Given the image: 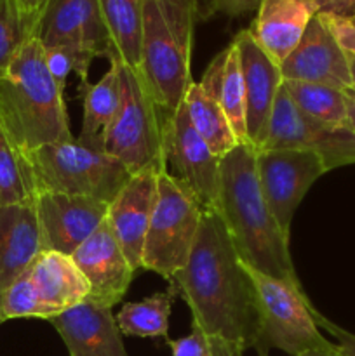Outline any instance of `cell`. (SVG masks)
Wrapping results in <instances>:
<instances>
[{"instance_id":"cell-8","label":"cell","mask_w":355,"mask_h":356,"mask_svg":"<svg viewBox=\"0 0 355 356\" xmlns=\"http://www.w3.org/2000/svg\"><path fill=\"white\" fill-rule=\"evenodd\" d=\"M164 115L166 111L150 96L141 73L120 63V104L108 131L104 153L124 163L131 174L166 163Z\"/></svg>"},{"instance_id":"cell-27","label":"cell","mask_w":355,"mask_h":356,"mask_svg":"<svg viewBox=\"0 0 355 356\" xmlns=\"http://www.w3.org/2000/svg\"><path fill=\"white\" fill-rule=\"evenodd\" d=\"M35 188L26 159L0 124V207L33 200Z\"/></svg>"},{"instance_id":"cell-7","label":"cell","mask_w":355,"mask_h":356,"mask_svg":"<svg viewBox=\"0 0 355 356\" xmlns=\"http://www.w3.org/2000/svg\"><path fill=\"white\" fill-rule=\"evenodd\" d=\"M247 275L254 285L261 327L260 353L267 355L270 348L299 356L312 350H329L333 343L319 332L313 306L303 287L278 280L260 270L247 266Z\"/></svg>"},{"instance_id":"cell-20","label":"cell","mask_w":355,"mask_h":356,"mask_svg":"<svg viewBox=\"0 0 355 356\" xmlns=\"http://www.w3.org/2000/svg\"><path fill=\"white\" fill-rule=\"evenodd\" d=\"M319 14L315 0H261L247 31L278 66L287 59Z\"/></svg>"},{"instance_id":"cell-17","label":"cell","mask_w":355,"mask_h":356,"mask_svg":"<svg viewBox=\"0 0 355 356\" xmlns=\"http://www.w3.org/2000/svg\"><path fill=\"white\" fill-rule=\"evenodd\" d=\"M72 257L89 282V299L108 308L122 301L136 270L122 252L106 219Z\"/></svg>"},{"instance_id":"cell-31","label":"cell","mask_w":355,"mask_h":356,"mask_svg":"<svg viewBox=\"0 0 355 356\" xmlns=\"http://www.w3.org/2000/svg\"><path fill=\"white\" fill-rule=\"evenodd\" d=\"M44 51L45 65H47L49 73H51L52 79L56 80V83L63 90H65L66 79H68L72 72H75L80 76L82 86L89 83L87 72H89L90 61L94 59L93 56H89L84 51H79V49L66 47V45H56V47L44 49Z\"/></svg>"},{"instance_id":"cell-32","label":"cell","mask_w":355,"mask_h":356,"mask_svg":"<svg viewBox=\"0 0 355 356\" xmlns=\"http://www.w3.org/2000/svg\"><path fill=\"white\" fill-rule=\"evenodd\" d=\"M173 356H216V344L198 325L191 323V332L181 339H167Z\"/></svg>"},{"instance_id":"cell-4","label":"cell","mask_w":355,"mask_h":356,"mask_svg":"<svg viewBox=\"0 0 355 356\" xmlns=\"http://www.w3.org/2000/svg\"><path fill=\"white\" fill-rule=\"evenodd\" d=\"M198 21L188 0H143L141 66L150 96L166 113L183 104L191 79V44Z\"/></svg>"},{"instance_id":"cell-1","label":"cell","mask_w":355,"mask_h":356,"mask_svg":"<svg viewBox=\"0 0 355 356\" xmlns=\"http://www.w3.org/2000/svg\"><path fill=\"white\" fill-rule=\"evenodd\" d=\"M191 312V323L240 353H260L261 327L251 277L218 211H204L191 252L173 277Z\"/></svg>"},{"instance_id":"cell-40","label":"cell","mask_w":355,"mask_h":356,"mask_svg":"<svg viewBox=\"0 0 355 356\" xmlns=\"http://www.w3.org/2000/svg\"><path fill=\"white\" fill-rule=\"evenodd\" d=\"M299 356H341V355L338 353L336 348H334V344H333L329 350H312V351H306V353H303Z\"/></svg>"},{"instance_id":"cell-23","label":"cell","mask_w":355,"mask_h":356,"mask_svg":"<svg viewBox=\"0 0 355 356\" xmlns=\"http://www.w3.org/2000/svg\"><path fill=\"white\" fill-rule=\"evenodd\" d=\"M84 120L77 141L90 149L104 152L108 131L120 104V63L110 59V68L100 82L82 86Z\"/></svg>"},{"instance_id":"cell-13","label":"cell","mask_w":355,"mask_h":356,"mask_svg":"<svg viewBox=\"0 0 355 356\" xmlns=\"http://www.w3.org/2000/svg\"><path fill=\"white\" fill-rule=\"evenodd\" d=\"M33 37L44 49L66 45L106 59L113 54L100 0H51Z\"/></svg>"},{"instance_id":"cell-35","label":"cell","mask_w":355,"mask_h":356,"mask_svg":"<svg viewBox=\"0 0 355 356\" xmlns=\"http://www.w3.org/2000/svg\"><path fill=\"white\" fill-rule=\"evenodd\" d=\"M261 0H214V13L230 17H239L258 9Z\"/></svg>"},{"instance_id":"cell-22","label":"cell","mask_w":355,"mask_h":356,"mask_svg":"<svg viewBox=\"0 0 355 356\" xmlns=\"http://www.w3.org/2000/svg\"><path fill=\"white\" fill-rule=\"evenodd\" d=\"M38 296L56 315L89 298V282L68 254L42 250L30 268Z\"/></svg>"},{"instance_id":"cell-30","label":"cell","mask_w":355,"mask_h":356,"mask_svg":"<svg viewBox=\"0 0 355 356\" xmlns=\"http://www.w3.org/2000/svg\"><path fill=\"white\" fill-rule=\"evenodd\" d=\"M30 37L14 0H0V79Z\"/></svg>"},{"instance_id":"cell-29","label":"cell","mask_w":355,"mask_h":356,"mask_svg":"<svg viewBox=\"0 0 355 356\" xmlns=\"http://www.w3.org/2000/svg\"><path fill=\"white\" fill-rule=\"evenodd\" d=\"M56 315L44 305L38 296L37 287L31 280L30 270L24 271L0 298V322L14 318H38L52 320Z\"/></svg>"},{"instance_id":"cell-38","label":"cell","mask_w":355,"mask_h":356,"mask_svg":"<svg viewBox=\"0 0 355 356\" xmlns=\"http://www.w3.org/2000/svg\"><path fill=\"white\" fill-rule=\"evenodd\" d=\"M347 108H348V127L355 132V92L347 90Z\"/></svg>"},{"instance_id":"cell-11","label":"cell","mask_w":355,"mask_h":356,"mask_svg":"<svg viewBox=\"0 0 355 356\" xmlns=\"http://www.w3.org/2000/svg\"><path fill=\"white\" fill-rule=\"evenodd\" d=\"M327 172L322 160L303 149H258L256 174L261 191L278 222L289 236L294 212L310 186Z\"/></svg>"},{"instance_id":"cell-41","label":"cell","mask_w":355,"mask_h":356,"mask_svg":"<svg viewBox=\"0 0 355 356\" xmlns=\"http://www.w3.org/2000/svg\"><path fill=\"white\" fill-rule=\"evenodd\" d=\"M348 63H350V73H352V90L355 92V54H348Z\"/></svg>"},{"instance_id":"cell-15","label":"cell","mask_w":355,"mask_h":356,"mask_svg":"<svg viewBox=\"0 0 355 356\" xmlns=\"http://www.w3.org/2000/svg\"><path fill=\"white\" fill-rule=\"evenodd\" d=\"M166 163L150 165L131 174L108 205V225L134 270L141 268L143 245L157 200V181Z\"/></svg>"},{"instance_id":"cell-25","label":"cell","mask_w":355,"mask_h":356,"mask_svg":"<svg viewBox=\"0 0 355 356\" xmlns=\"http://www.w3.org/2000/svg\"><path fill=\"white\" fill-rule=\"evenodd\" d=\"M164 292L150 296L138 302H125L115 316L122 336L131 337H167L171 309L180 294L176 282H167Z\"/></svg>"},{"instance_id":"cell-24","label":"cell","mask_w":355,"mask_h":356,"mask_svg":"<svg viewBox=\"0 0 355 356\" xmlns=\"http://www.w3.org/2000/svg\"><path fill=\"white\" fill-rule=\"evenodd\" d=\"M100 9L113 47L110 59H117L122 65L139 72L143 0H100Z\"/></svg>"},{"instance_id":"cell-12","label":"cell","mask_w":355,"mask_h":356,"mask_svg":"<svg viewBox=\"0 0 355 356\" xmlns=\"http://www.w3.org/2000/svg\"><path fill=\"white\" fill-rule=\"evenodd\" d=\"M44 250L72 256L108 216L106 202L80 195L37 191L33 197Z\"/></svg>"},{"instance_id":"cell-18","label":"cell","mask_w":355,"mask_h":356,"mask_svg":"<svg viewBox=\"0 0 355 356\" xmlns=\"http://www.w3.org/2000/svg\"><path fill=\"white\" fill-rule=\"evenodd\" d=\"M70 356H129L111 308L87 298L52 320Z\"/></svg>"},{"instance_id":"cell-42","label":"cell","mask_w":355,"mask_h":356,"mask_svg":"<svg viewBox=\"0 0 355 356\" xmlns=\"http://www.w3.org/2000/svg\"><path fill=\"white\" fill-rule=\"evenodd\" d=\"M0 323H2V322H0Z\"/></svg>"},{"instance_id":"cell-14","label":"cell","mask_w":355,"mask_h":356,"mask_svg":"<svg viewBox=\"0 0 355 356\" xmlns=\"http://www.w3.org/2000/svg\"><path fill=\"white\" fill-rule=\"evenodd\" d=\"M242 73L244 96H246V125L249 146L260 149L267 139L268 124L275 99L282 87L281 66L254 42L247 30L233 37Z\"/></svg>"},{"instance_id":"cell-2","label":"cell","mask_w":355,"mask_h":356,"mask_svg":"<svg viewBox=\"0 0 355 356\" xmlns=\"http://www.w3.org/2000/svg\"><path fill=\"white\" fill-rule=\"evenodd\" d=\"M218 214L247 266L301 287L289 252V236L275 221L261 191L253 146L237 145L219 160Z\"/></svg>"},{"instance_id":"cell-19","label":"cell","mask_w":355,"mask_h":356,"mask_svg":"<svg viewBox=\"0 0 355 356\" xmlns=\"http://www.w3.org/2000/svg\"><path fill=\"white\" fill-rule=\"evenodd\" d=\"M225 59L226 49H223L209 63L200 82L190 83L183 101L191 127L219 159H223L239 145L226 120L221 106V96H219Z\"/></svg>"},{"instance_id":"cell-21","label":"cell","mask_w":355,"mask_h":356,"mask_svg":"<svg viewBox=\"0 0 355 356\" xmlns=\"http://www.w3.org/2000/svg\"><path fill=\"white\" fill-rule=\"evenodd\" d=\"M44 250L35 202L0 207V298Z\"/></svg>"},{"instance_id":"cell-26","label":"cell","mask_w":355,"mask_h":356,"mask_svg":"<svg viewBox=\"0 0 355 356\" xmlns=\"http://www.w3.org/2000/svg\"><path fill=\"white\" fill-rule=\"evenodd\" d=\"M282 87L292 103L308 117L326 124L348 125L347 90L298 80H284Z\"/></svg>"},{"instance_id":"cell-34","label":"cell","mask_w":355,"mask_h":356,"mask_svg":"<svg viewBox=\"0 0 355 356\" xmlns=\"http://www.w3.org/2000/svg\"><path fill=\"white\" fill-rule=\"evenodd\" d=\"M49 2H51V0H14L21 17H23L24 26H26V30L30 31L31 37H33L35 28H37L42 14H44L45 9H47Z\"/></svg>"},{"instance_id":"cell-5","label":"cell","mask_w":355,"mask_h":356,"mask_svg":"<svg viewBox=\"0 0 355 356\" xmlns=\"http://www.w3.org/2000/svg\"><path fill=\"white\" fill-rule=\"evenodd\" d=\"M37 191L80 195L110 204L131 172L117 159L79 141L40 146L24 155Z\"/></svg>"},{"instance_id":"cell-16","label":"cell","mask_w":355,"mask_h":356,"mask_svg":"<svg viewBox=\"0 0 355 356\" xmlns=\"http://www.w3.org/2000/svg\"><path fill=\"white\" fill-rule=\"evenodd\" d=\"M282 80L324 83L341 90L352 89L348 54L338 44L322 14L310 21L294 51L281 65Z\"/></svg>"},{"instance_id":"cell-39","label":"cell","mask_w":355,"mask_h":356,"mask_svg":"<svg viewBox=\"0 0 355 356\" xmlns=\"http://www.w3.org/2000/svg\"><path fill=\"white\" fill-rule=\"evenodd\" d=\"M214 344H216V356H244V353H240L239 350H235V348L230 346V344L221 343V341H214Z\"/></svg>"},{"instance_id":"cell-36","label":"cell","mask_w":355,"mask_h":356,"mask_svg":"<svg viewBox=\"0 0 355 356\" xmlns=\"http://www.w3.org/2000/svg\"><path fill=\"white\" fill-rule=\"evenodd\" d=\"M319 13L341 17L355 16V0H315Z\"/></svg>"},{"instance_id":"cell-28","label":"cell","mask_w":355,"mask_h":356,"mask_svg":"<svg viewBox=\"0 0 355 356\" xmlns=\"http://www.w3.org/2000/svg\"><path fill=\"white\" fill-rule=\"evenodd\" d=\"M221 106L226 115L230 129L235 136L239 145H249L247 139V125H246V96H244L242 73H240V61L237 54L235 45L232 44L226 47L225 68H223L221 79Z\"/></svg>"},{"instance_id":"cell-9","label":"cell","mask_w":355,"mask_h":356,"mask_svg":"<svg viewBox=\"0 0 355 356\" xmlns=\"http://www.w3.org/2000/svg\"><path fill=\"white\" fill-rule=\"evenodd\" d=\"M260 149L312 152L329 172L355 163V132L348 125L326 124L305 115L281 87L271 110L267 139Z\"/></svg>"},{"instance_id":"cell-33","label":"cell","mask_w":355,"mask_h":356,"mask_svg":"<svg viewBox=\"0 0 355 356\" xmlns=\"http://www.w3.org/2000/svg\"><path fill=\"white\" fill-rule=\"evenodd\" d=\"M313 318H315V323L319 329H324L336 339L334 348H336L338 353L341 356H355V334L348 332V330L338 327L336 323L329 322V320H327L322 313L317 312L315 308H313Z\"/></svg>"},{"instance_id":"cell-6","label":"cell","mask_w":355,"mask_h":356,"mask_svg":"<svg viewBox=\"0 0 355 356\" xmlns=\"http://www.w3.org/2000/svg\"><path fill=\"white\" fill-rule=\"evenodd\" d=\"M204 209L194 195L169 174L159 172L157 200L143 245L141 268L173 280L183 270L191 252Z\"/></svg>"},{"instance_id":"cell-37","label":"cell","mask_w":355,"mask_h":356,"mask_svg":"<svg viewBox=\"0 0 355 356\" xmlns=\"http://www.w3.org/2000/svg\"><path fill=\"white\" fill-rule=\"evenodd\" d=\"M195 6L198 14V21L209 19L211 16H214V0H188Z\"/></svg>"},{"instance_id":"cell-10","label":"cell","mask_w":355,"mask_h":356,"mask_svg":"<svg viewBox=\"0 0 355 356\" xmlns=\"http://www.w3.org/2000/svg\"><path fill=\"white\" fill-rule=\"evenodd\" d=\"M162 138L164 160L171 176L194 195L204 211H218L221 159L191 127L184 104L164 115Z\"/></svg>"},{"instance_id":"cell-3","label":"cell","mask_w":355,"mask_h":356,"mask_svg":"<svg viewBox=\"0 0 355 356\" xmlns=\"http://www.w3.org/2000/svg\"><path fill=\"white\" fill-rule=\"evenodd\" d=\"M63 92L49 73L40 40L30 37L0 79V124L23 155L73 139Z\"/></svg>"}]
</instances>
